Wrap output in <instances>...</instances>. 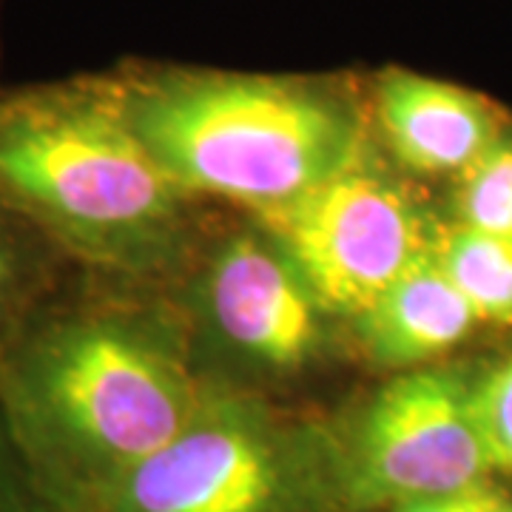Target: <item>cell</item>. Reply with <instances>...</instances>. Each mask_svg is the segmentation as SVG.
Listing matches in <instances>:
<instances>
[{
    "instance_id": "14",
    "label": "cell",
    "mask_w": 512,
    "mask_h": 512,
    "mask_svg": "<svg viewBox=\"0 0 512 512\" xmlns=\"http://www.w3.org/2000/svg\"><path fill=\"white\" fill-rule=\"evenodd\" d=\"M29 262L20 248V242L9 228L0 225V365L9 356V339L15 330L23 296L29 291Z\"/></svg>"
},
{
    "instance_id": "5",
    "label": "cell",
    "mask_w": 512,
    "mask_h": 512,
    "mask_svg": "<svg viewBox=\"0 0 512 512\" xmlns=\"http://www.w3.org/2000/svg\"><path fill=\"white\" fill-rule=\"evenodd\" d=\"M370 151L299 200L254 217L319 302L350 322L433 254L441 234L413 191Z\"/></svg>"
},
{
    "instance_id": "2",
    "label": "cell",
    "mask_w": 512,
    "mask_h": 512,
    "mask_svg": "<svg viewBox=\"0 0 512 512\" xmlns=\"http://www.w3.org/2000/svg\"><path fill=\"white\" fill-rule=\"evenodd\" d=\"M137 137L188 197L254 217L299 200L373 146L365 80L131 63L111 74Z\"/></svg>"
},
{
    "instance_id": "7",
    "label": "cell",
    "mask_w": 512,
    "mask_h": 512,
    "mask_svg": "<svg viewBox=\"0 0 512 512\" xmlns=\"http://www.w3.org/2000/svg\"><path fill=\"white\" fill-rule=\"evenodd\" d=\"M200 296L217 339L262 373H302L330 345L336 316L259 225L217 248L202 276Z\"/></svg>"
},
{
    "instance_id": "4",
    "label": "cell",
    "mask_w": 512,
    "mask_h": 512,
    "mask_svg": "<svg viewBox=\"0 0 512 512\" xmlns=\"http://www.w3.org/2000/svg\"><path fill=\"white\" fill-rule=\"evenodd\" d=\"M83 512H348L336 433L208 390L183 430Z\"/></svg>"
},
{
    "instance_id": "8",
    "label": "cell",
    "mask_w": 512,
    "mask_h": 512,
    "mask_svg": "<svg viewBox=\"0 0 512 512\" xmlns=\"http://www.w3.org/2000/svg\"><path fill=\"white\" fill-rule=\"evenodd\" d=\"M365 89L373 134L424 177H461L510 126L484 94L402 66L370 74Z\"/></svg>"
},
{
    "instance_id": "12",
    "label": "cell",
    "mask_w": 512,
    "mask_h": 512,
    "mask_svg": "<svg viewBox=\"0 0 512 512\" xmlns=\"http://www.w3.org/2000/svg\"><path fill=\"white\" fill-rule=\"evenodd\" d=\"M476 413L493 473L512 478V356L476 379Z\"/></svg>"
},
{
    "instance_id": "10",
    "label": "cell",
    "mask_w": 512,
    "mask_h": 512,
    "mask_svg": "<svg viewBox=\"0 0 512 512\" xmlns=\"http://www.w3.org/2000/svg\"><path fill=\"white\" fill-rule=\"evenodd\" d=\"M436 259L484 325H512V242L450 225Z\"/></svg>"
},
{
    "instance_id": "15",
    "label": "cell",
    "mask_w": 512,
    "mask_h": 512,
    "mask_svg": "<svg viewBox=\"0 0 512 512\" xmlns=\"http://www.w3.org/2000/svg\"><path fill=\"white\" fill-rule=\"evenodd\" d=\"M390 512H512L510 495L498 490L493 481H481L456 493L430 495L399 504Z\"/></svg>"
},
{
    "instance_id": "13",
    "label": "cell",
    "mask_w": 512,
    "mask_h": 512,
    "mask_svg": "<svg viewBox=\"0 0 512 512\" xmlns=\"http://www.w3.org/2000/svg\"><path fill=\"white\" fill-rule=\"evenodd\" d=\"M0 512H66L37 481L0 419Z\"/></svg>"
},
{
    "instance_id": "11",
    "label": "cell",
    "mask_w": 512,
    "mask_h": 512,
    "mask_svg": "<svg viewBox=\"0 0 512 512\" xmlns=\"http://www.w3.org/2000/svg\"><path fill=\"white\" fill-rule=\"evenodd\" d=\"M453 214L458 228L512 242V126L456 177Z\"/></svg>"
},
{
    "instance_id": "6",
    "label": "cell",
    "mask_w": 512,
    "mask_h": 512,
    "mask_svg": "<svg viewBox=\"0 0 512 512\" xmlns=\"http://www.w3.org/2000/svg\"><path fill=\"white\" fill-rule=\"evenodd\" d=\"M348 512L399 507L490 481L493 464L476 413V376L416 367L379 387L336 433Z\"/></svg>"
},
{
    "instance_id": "1",
    "label": "cell",
    "mask_w": 512,
    "mask_h": 512,
    "mask_svg": "<svg viewBox=\"0 0 512 512\" xmlns=\"http://www.w3.org/2000/svg\"><path fill=\"white\" fill-rule=\"evenodd\" d=\"M208 390L157 319L77 313L9 350L0 419L46 493L83 512L174 439Z\"/></svg>"
},
{
    "instance_id": "3",
    "label": "cell",
    "mask_w": 512,
    "mask_h": 512,
    "mask_svg": "<svg viewBox=\"0 0 512 512\" xmlns=\"http://www.w3.org/2000/svg\"><path fill=\"white\" fill-rule=\"evenodd\" d=\"M185 194L137 137L111 74L0 100V202L117 271H154L183 245Z\"/></svg>"
},
{
    "instance_id": "9",
    "label": "cell",
    "mask_w": 512,
    "mask_h": 512,
    "mask_svg": "<svg viewBox=\"0 0 512 512\" xmlns=\"http://www.w3.org/2000/svg\"><path fill=\"white\" fill-rule=\"evenodd\" d=\"M481 325L467 296L444 274L436 251L419 259L353 319L367 359L402 373L447 359Z\"/></svg>"
}]
</instances>
